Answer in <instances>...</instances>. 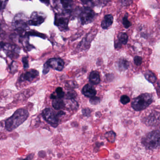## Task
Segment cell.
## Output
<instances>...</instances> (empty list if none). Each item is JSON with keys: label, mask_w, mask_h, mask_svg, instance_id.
<instances>
[{"label": "cell", "mask_w": 160, "mask_h": 160, "mask_svg": "<svg viewBox=\"0 0 160 160\" xmlns=\"http://www.w3.org/2000/svg\"><path fill=\"white\" fill-rule=\"evenodd\" d=\"M28 111L24 108L18 109L12 116L8 118L5 122L6 129L9 132L12 131L23 124L29 117Z\"/></svg>", "instance_id": "1"}, {"label": "cell", "mask_w": 160, "mask_h": 160, "mask_svg": "<svg viewBox=\"0 0 160 160\" xmlns=\"http://www.w3.org/2000/svg\"><path fill=\"white\" fill-rule=\"evenodd\" d=\"M153 101L152 95L145 93L133 99L132 102V107L135 111H140L148 108Z\"/></svg>", "instance_id": "2"}, {"label": "cell", "mask_w": 160, "mask_h": 160, "mask_svg": "<svg viewBox=\"0 0 160 160\" xmlns=\"http://www.w3.org/2000/svg\"><path fill=\"white\" fill-rule=\"evenodd\" d=\"M142 142L147 149L160 148V131H154L149 132L143 139Z\"/></svg>", "instance_id": "3"}, {"label": "cell", "mask_w": 160, "mask_h": 160, "mask_svg": "<svg viewBox=\"0 0 160 160\" xmlns=\"http://www.w3.org/2000/svg\"><path fill=\"white\" fill-rule=\"evenodd\" d=\"M28 20L23 13H19L16 15L12 22V25L15 30L23 33L28 27Z\"/></svg>", "instance_id": "4"}, {"label": "cell", "mask_w": 160, "mask_h": 160, "mask_svg": "<svg viewBox=\"0 0 160 160\" xmlns=\"http://www.w3.org/2000/svg\"><path fill=\"white\" fill-rule=\"evenodd\" d=\"M96 13L88 7L84 8L81 9L79 18L82 25L91 23L95 19Z\"/></svg>", "instance_id": "5"}, {"label": "cell", "mask_w": 160, "mask_h": 160, "mask_svg": "<svg viewBox=\"0 0 160 160\" xmlns=\"http://www.w3.org/2000/svg\"><path fill=\"white\" fill-rule=\"evenodd\" d=\"M69 18L66 16V13H57L55 14L54 18V24L59 28L61 31L68 30Z\"/></svg>", "instance_id": "6"}, {"label": "cell", "mask_w": 160, "mask_h": 160, "mask_svg": "<svg viewBox=\"0 0 160 160\" xmlns=\"http://www.w3.org/2000/svg\"><path fill=\"white\" fill-rule=\"evenodd\" d=\"M44 119L53 127H56L58 126V116L55 115L54 112L50 108H46L43 110L42 113Z\"/></svg>", "instance_id": "7"}, {"label": "cell", "mask_w": 160, "mask_h": 160, "mask_svg": "<svg viewBox=\"0 0 160 160\" xmlns=\"http://www.w3.org/2000/svg\"><path fill=\"white\" fill-rule=\"evenodd\" d=\"M46 16L42 12L34 11L28 20V24L33 26H39L46 19Z\"/></svg>", "instance_id": "8"}, {"label": "cell", "mask_w": 160, "mask_h": 160, "mask_svg": "<svg viewBox=\"0 0 160 160\" xmlns=\"http://www.w3.org/2000/svg\"><path fill=\"white\" fill-rule=\"evenodd\" d=\"M39 72L36 70L32 69L29 71H26L25 73H22L19 78V82H22L32 81L38 77Z\"/></svg>", "instance_id": "9"}, {"label": "cell", "mask_w": 160, "mask_h": 160, "mask_svg": "<svg viewBox=\"0 0 160 160\" xmlns=\"http://www.w3.org/2000/svg\"><path fill=\"white\" fill-rule=\"evenodd\" d=\"M46 63L50 67L58 71H62L64 67V62L61 58H51L48 60Z\"/></svg>", "instance_id": "10"}, {"label": "cell", "mask_w": 160, "mask_h": 160, "mask_svg": "<svg viewBox=\"0 0 160 160\" xmlns=\"http://www.w3.org/2000/svg\"><path fill=\"white\" fill-rule=\"evenodd\" d=\"M3 49L5 51L7 55L10 58H17L19 56L20 49L15 45L5 44Z\"/></svg>", "instance_id": "11"}, {"label": "cell", "mask_w": 160, "mask_h": 160, "mask_svg": "<svg viewBox=\"0 0 160 160\" xmlns=\"http://www.w3.org/2000/svg\"><path fill=\"white\" fill-rule=\"evenodd\" d=\"M82 93L85 96L91 98L96 95L97 91L92 85L87 84L83 87Z\"/></svg>", "instance_id": "12"}, {"label": "cell", "mask_w": 160, "mask_h": 160, "mask_svg": "<svg viewBox=\"0 0 160 160\" xmlns=\"http://www.w3.org/2000/svg\"><path fill=\"white\" fill-rule=\"evenodd\" d=\"M113 22V17L111 14L105 15L101 23V27L102 29H107L112 24Z\"/></svg>", "instance_id": "13"}, {"label": "cell", "mask_w": 160, "mask_h": 160, "mask_svg": "<svg viewBox=\"0 0 160 160\" xmlns=\"http://www.w3.org/2000/svg\"><path fill=\"white\" fill-rule=\"evenodd\" d=\"M89 80L92 84L97 85L100 82L99 73L97 71H93L90 73L89 76Z\"/></svg>", "instance_id": "14"}, {"label": "cell", "mask_w": 160, "mask_h": 160, "mask_svg": "<svg viewBox=\"0 0 160 160\" xmlns=\"http://www.w3.org/2000/svg\"><path fill=\"white\" fill-rule=\"evenodd\" d=\"M65 107L68 110H76L78 107V102L74 100L67 99L64 101Z\"/></svg>", "instance_id": "15"}, {"label": "cell", "mask_w": 160, "mask_h": 160, "mask_svg": "<svg viewBox=\"0 0 160 160\" xmlns=\"http://www.w3.org/2000/svg\"><path fill=\"white\" fill-rule=\"evenodd\" d=\"M65 96V93L62 88L61 87H58L55 90V93L52 94L50 96V98L52 99H62Z\"/></svg>", "instance_id": "16"}, {"label": "cell", "mask_w": 160, "mask_h": 160, "mask_svg": "<svg viewBox=\"0 0 160 160\" xmlns=\"http://www.w3.org/2000/svg\"><path fill=\"white\" fill-rule=\"evenodd\" d=\"M52 106L56 110H60L65 107L64 101L61 99H55L52 101Z\"/></svg>", "instance_id": "17"}, {"label": "cell", "mask_w": 160, "mask_h": 160, "mask_svg": "<svg viewBox=\"0 0 160 160\" xmlns=\"http://www.w3.org/2000/svg\"><path fill=\"white\" fill-rule=\"evenodd\" d=\"M118 66L119 70L123 71L128 68L129 63L128 60L125 59H120L118 62Z\"/></svg>", "instance_id": "18"}, {"label": "cell", "mask_w": 160, "mask_h": 160, "mask_svg": "<svg viewBox=\"0 0 160 160\" xmlns=\"http://www.w3.org/2000/svg\"><path fill=\"white\" fill-rule=\"evenodd\" d=\"M117 40L121 45H126L128 40V36L126 33L121 32L118 35Z\"/></svg>", "instance_id": "19"}, {"label": "cell", "mask_w": 160, "mask_h": 160, "mask_svg": "<svg viewBox=\"0 0 160 160\" xmlns=\"http://www.w3.org/2000/svg\"><path fill=\"white\" fill-rule=\"evenodd\" d=\"M60 2L65 11L69 12L73 4V0H60Z\"/></svg>", "instance_id": "20"}, {"label": "cell", "mask_w": 160, "mask_h": 160, "mask_svg": "<svg viewBox=\"0 0 160 160\" xmlns=\"http://www.w3.org/2000/svg\"><path fill=\"white\" fill-rule=\"evenodd\" d=\"M144 76L146 79L151 83H154L157 80V77H156V75L152 71H149V70L147 71L145 73Z\"/></svg>", "instance_id": "21"}, {"label": "cell", "mask_w": 160, "mask_h": 160, "mask_svg": "<svg viewBox=\"0 0 160 160\" xmlns=\"http://www.w3.org/2000/svg\"><path fill=\"white\" fill-rule=\"evenodd\" d=\"M128 18V13H126L122 19V23H123L124 27L126 29L129 28L132 25V23L129 20Z\"/></svg>", "instance_id": "22"}, {"label": "cell", "mask_w": 160, "mask_h": 160, "mask_svg": "<svg viewBox=\"0 0 160 160\" xmlns=\"http://www.w3.org/2000/svg\"><path fill=\"white\" fill-rule=\"evenodd\" d=\"M107 141L110 142H114L116 139V134L113 131L109 132L105 134Z\"/></svg>", "instance_id": "23"}, {"label": "cell", "mask_w": 160, "mask_h": 160, "mask_svg": "<svg viewBox=\"0 0 160 160\" xmlns=\"http://www.w3.org/2000/svg\"><path fill=\"white\" fill-rule=\"evenodd\" d=\"M25 34L27 36H36L40 37L43 39H45L46 38V36L45 35L40 34L38 32H35V31H30V32L25 33Z\"/></svg>", "instance_id": "24"}, {"label": "cell", "mask_w": 160, "mask_h": 160, "mask_svg": "<svg viewBox=\"0 0 160 160\" xmlns=\"http://www.w3.org/2000/svg\"><path fill=\"white\" fill-rule=\"evenodd\" d=\"M77 94L74 90H69L66 95V99H72L77 97Z\"/></svg>", "instance_id": "25"}, {"label": "cell", "mask_w": 160, "mask_h": 160, "mask_svg": "<svg viewBox=\"0 0 160 160\" xmlns=\"http://www.w3.org/2000/svg\"><path fill=\"white\" fill-rule=\"evenodd\" d=\"M120 101L123 104H127L130 101V99L126 95H122L120 98Z\"/></svg>", "instance_id": "26"}, {"label": "cell", "mask_w": 160, "mask_h": 160, "mask_svg": "<svg viewBox=\"0 0 160 160\" xmlns=\"http://www.w3.org/2000/svg\"><path fill=\"white\" fill-rule=\"evenodd\" d=\"M22 61L24 69H27L29 68V62H28V57L27 56H24L22 58Z\"/></svg>", "instance_id": "27"}, {"label": "cell", "mask_w": 160, "mask_h": 160, "mask_svg": "<svg viewBox=\"0 0 160 160\" xmlns=\"http://www.w3.org/2000/svg\"><path fill=\"white\" fill-rule=\"evenodd\" d=\"M100 101V99L98 97L94 96L91 97L90 101H89V102L93 105H97V104L99 103Z\"/></svg>", "instance_id": "28"}, {"label": "cell", "mask_w": 160, "mask_h": 160, "mask_svg": "<svg viewBox=\"0 0 160 160\" xmlns=\"http://www.w3.org/2000/svg\"><path fill=\"white\" fill-rule=\"evenodd\" d=\"M134 62L136 65H140L142 62V58L141 56H135L134 58Z\"/></svg>", "instance_id": "29"}, {"label": "cell", "mask_w": 160, "mask_h": 160, "mask_svg": "<svg viewBox=\"0 0 160 160\" xmlns=\"http://www.w3.org/2000/svg\"><path fill=\"white\" fill-rule=\"evenodd\" d=\"M8 0H0V12L2 11L6 6Z\"/></svg>", "instance_id": "30"}, {"label": "cell", "mask_w": 160, "mask_h": 160, "mask_svg": "<svg viewBox=\"0 0 160 160\" xmlns=\"http://www.w3.org/2000/svg\"><path fill=\"white\" fill-rule=\"evenodd\" d=\"M111 0H98V3L102 7L105 6Z\"/></svg>", "instance_id": "31"}, {"label": "cell", "mask_w": 160, "mask_h": 160, "mask_svg": "<svg viewBox=\"0 0 160 160\" xmlns=\"http://www.w3.org/2000/svg\"><path fill=\"white\" fill-rule=\"evenodd\" d=\"M82 113L85 116H90V114H91V111L89 109L86 108V109H84L82 110Z\"/></svg>", "instance_id": "32"}, {"label": "cell", "mask_w": 160, "mask_h": 160, "mask_svg": "<svg viewBox=\"0 0 160 160\" xmlns=\"http://www.w3.org/2000/svg\"><path fill=\"white\" fill-rule=\"evenodd\" d=\"M50 70V67L48 65L45 63V65H44V68H43V73L44 74H46Z\"/></svg>", "instance_id": "33"}, {"label": "cell", "mask_w": 160, "mask_h": 160, "mask_svg": "<svg viewBox=\"0 0 160 160\" xmlns=\"http://www.w3.org/2000/svg\"><path fill=\"white\" fill-rule=\"evenodd\" d=\"M83 4L84 5H90L92 4L93 0H81Z\"/></svg>", "instance_id": "34"}, {"label": "cell", "mask_w": 160, "mask_h": 160, "mask_svg": "<svg viewBox=\"0 0 160 160\" xmlns=\"http://www.w3.org/2000/svg\"><path fill=\"white\" fill-rule=\"evenodd\" d=\"M14 62H13L12 64H11V66H10V70H11V73H15L16 71H17V67H16L15 64H14Z\"/></svg>", "instance_id": "35"}, {"label": "cell", "mask_w": 160, "mask_h": 160, "mask_svg": "<svg viewBox=\"0 0 160 160\" xmlns=\"http://www.w3.org/2000/svg\"><path fill=\"white\" fill-rule=\"evenodd\" d=\"M132 3V0H123V4L124 5L127 6L130 5Z\"/></svg>", "instance_id": "36"}, {"label": "cell", "mask_w": 160, "mask_h": 160, "mask_svg": "<svg viewBox=\"0 0 160 160\" xmlns=\"http://www.w3.org/2000/svg\"><path fill=\"white\" fill-rule=\"evenodd\" d=\"M40 1L48 5L50 3V0H40Z\"/></svg>", "instance_id": "37"}, {"label": "cell", "mask_w": 160, "mask_h": 160, "mask_svg": "<svg viewBox=\"0 0 160 160\" xmlns=\"http://www.w3.org/2000/svg\"><path fill=\"white\" fill-rule=\"evenodd\" d=\"M5 44V43H3V42H0V51L3 49Z\"/></svg>", "instance_id": "38"}, {"label": "cell", "mask_w": 160, "mask_h": 160, "mask_svg": "<svg viewBox=\"0 0 160 160\" xmlns=\"http://www.w3.org/2000/svg\"><path fill=\"white\" fill-rule=\"evenodd\" d=\"M1 29H2V27H1V23H0V31H1Z\"/></svg>", "instance_id": "39"}]
</instances>
